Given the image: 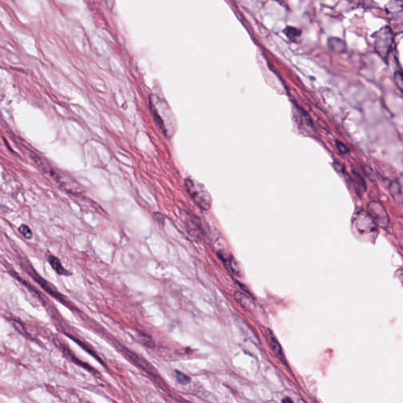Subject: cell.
<instances>
[{
    "label": "cell",
    "instance_id": "obj_12",
    "mask_svg": "<svg viewBox=\"0 0 403 403\" xmlns=\"http://www.w3.org/2000/svg\"><path fill=\"white\" fill-rule=\"evenodd\" d=\"M336 147H337L338 150L341 154H344L349 152L347 146L345 145L344 143H341V142H336Z\"/></svg>",
    "mask_w": 403,
    "mask_h": 403
},
{
    "label": "cell",
    "instance_id": "obj_5",
    "mask_svg": "<svg viewBox=\"0 0 403 403\" xmlns=\"http://www.w3.org/2000/svg\"><path fill=\"white\" fill-rule=\"evenodd\" d=\"M328 45L333 52L338 54H342L346 52L347 45L344 41L339 38L332 37L328 41Z\"/></svg>",
    "mask_w": 403,
    "mask_h": 403
},
{
    "label": "cell",
    "instance_id": "obj_6",
    "mask_svg": "<svg viewBox=\"0 0 403 403\" xmlns=\"http://www.w3.org/2000/svg\"><path fill=\"white\" fill-rule=\"evenodd\" d=\"M48 262H49L50 265H52V267L53 268L54 270H55L58 274L64 275V276H68V275H69V271L66 270V269L62 266V263H61L59 258H56V257L54 256V255H49V256H48Z\"/></svg>",
    "mask_w": 403,
    "mask_h": 403
},
{
    "label": "cell",
    "instance_id": "obj_11",
    "mask_svg": "<svg viewBox=\"0 0 403 403\" xmlns=\"http://www.w3.org/2000/svg\"><path fill=\"white\" fill-rule=\"evenodd\" d=\"M394 82L398 89L403 93V73H400V72H396L394 73Z\"/></svg>",
    "mask_w": 403,
    "mask_h": 403
},
{
    "label": "cell",
    "instance_id": "obj_1",
    "mask_svg": "<svg viewBox=\"0 0 403 403\" xmlns=\"http://www.w3.org/2000/svg\"><path fill=\"white\" fill-rule=\"evenodd\" d=\"M186 189L198 207L204 211H208L211 207L212 199L203 184L193 181L191 179H187L185 181Z\"/></svg>",
    "mask_w": 403,
    "mask_h": 403
},
{
    "label": "cell",
    "instance_id": "obj_14",
    "mask_svg": "<svg viewBox=\"0 0 403 403\" xmlns=\"http://www.w3.org/2000/svg\"><path fill=\"white\" fill-rule=\"evenodd\" d=\"M283 402H292V400H291L290 398H287L283 400Z\"/></svg>",
    "mask_w": 403,
    "mask_h": 403
},
{
    "label": "cell",
    "instance_id": "obj_10",
    "mask_svg": "<svg viewBox=\"0 0 403 403\" xmlns=\"http://www.w3.org/2000/svg\"><path fill=\"white\" fill-rule=\"evenodd\" d=\"M20 233L25 237V239H31L32 238V232L28 225H21L18 228Z\"/></svg>",
    "mask_w": 403,
    "mask_h": 403
},
{
    "label": "cell",
    "instance_id": "obj_4",
    "mask_svg": "<svg viewBox=\"0 0 403 403\" xmlns=\"http://www.w3.org/2000/svg\"><path fill=\"white\" fill-rule=\"evenodd\" d=\"M265 333L264 335H265V337L267 339V342L269 343L272 351L274 352V354H276V357H277L284 364H285L286 362H285V354H284L283 350H282L281 346L278 343L276 337L273 336L272 332L269 330V329H265V333Z\"/></svg>",
    "mask_w": 403,
    "mask_h": 403
},
{
    "label": "cell",
    "instance_id": "obj_3",
    "mask_svg": "<svg viewBox=\"0 0 403 403\" xmlns=\"http://www.w3.org/2000/svg\"><path fill=\"white\" fill-rule=\"evenodd\" d=\"M369 211H370L372 218H374L376 221H378L379 223L382 224V225H384V223L387 224L388 218H387L385 210H384L381 204L373 202L369 206Z\"/></svg>",
    "mask_w": 403,
    "mask_h": 403
},
{
    "label": "cell",
    "instance_id": "obj_8",
    "mask_svg": "<svg viewBox=\"0 0 403 403\" xmlns=\"http://www.w3.org/2000/svg\"><path fill=\"white\" fill-rule=\"evenodd\" d=\"M284 32H285V35H286L291 41H296L301 35L300 31L297 29V28H293V27H287Z\"/></svg>",
    "mask_w": 403,
    "mask_h": 403
},
{
    "label": "cell",
    "instance_id": "obj_13",
    "mask_svg": "<svg viewBox=\"0 0 403 403\" xmlns=\"http://www.w3.org/2000/svg\"><path fill=\"white\" fill-rule=\"evenodd\" d=\"M334 167L336 171L340 172V173H343V172H344V168H343V166L340 165V163H337V162H335Z\"/></svg>",
    "mask_w": 403,
    "mask_h": 403
},
{
    "label": "cell",
    "instance_id": "obj_9",
    "mask_svg": "<svg viewBox=\"0 0 403 403\" xmlns=\"http://www.w3.org/2000/svg\"><path fill=\"white\" fill-rule=\"evenodd\" d=\"M175 376L177 382L180 383L181 384H183V385H186V384H189V383L191 382V378L188 377V376L185 375L184 373H181V372L176 370Z\"/></svg>",
    "mask_w": 403,
    "mask_h": 403
},
{
    "label": "cell",
    "instance_id": "obj_2",
    "mask_svg": "<svg viewBox=\"0 0 403 403\" xmlns=\"http://www.w3.org/2000/svg\"><path fill=\"white\" fill-rule=\"evenodd\" d=\"M393 41H394V35L391 28L388 26L381 28L375 34L374 48L376 52L384 60H386L389 55Z\"/></svg>",
    "mask_w": 403,
    "mask_h": 403
},
{
    "label": "cell",
    "instance_id": "obj_7",
    "mask_svg": "<svg viewBox=\"0 0 403 403\" xmlns=\"http://www.w3.org/2000/svg\"><path fill=\"white\" fill-rule=\"evenodd\" d=\"M235 299L244 307L249 309L251 306H254L253 302L249 298L247 297L245 295L240 293V292H235Z\"/></svg>",
    "mask_w": 403,
    "mask_h": 403
}]
</instances>
